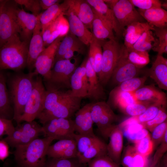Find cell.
<instances>
[{
  "label": "cell",
  "instance_id": "39",
  "mask_svg": "<svg viewBox=\"0 0 167 167\" xmlns=\"http://www.w3.org/2000/svg\"><path fill=\"white\" fill-rule=\"evenodd\" d=\"M152 30L148 29L145 31L131 49L140 51H148L156 47V41Z\"/></svg>",
  "mask_w": 167,
  "mask_h": 167
},
{
  "label": "cell",
  "instance_id": "40",
  "mask_svg": "<svg viewBox=\"0 0 167 167\" xmlns=\"http://www.w3.org/2000/svg\"><path fill=\"white\" fill-rule=\"evenodd\" d=\"M147 75L135 77L122 82L114 88L118 90L133 92L143 87L148 78Z\"/></svg>",
  "mask_w": 167,
  "mask_h": 167
},
{
  "label": "cell",
  "instance_id": "56",
  "mask_svg": "<svg viewBox=\"0 0 167 167\" xmlns=\"http://www.w3.org/2000/svg\"><path fill=\"white\" fill-rule=\"evenodd\" d=\"M61 33L58 30H55L53 31L50 35L45 43L44 46L45 48L50 45L57 38L60 37Z\"/></svg>",
  "mask_w": 167,
  "mask_h": 167
},
{
  "label": "cell",
  "instance_id": "5",
  "mask_svg": "<svg viewBox=\"0 0 167 167\" xmlns=\"http://www.w3.org/2000/svg\"><path fill=\"white\" fill-rule=\"evenodd\" d=\"M18 4L15 0H5L0 12V48L12 36L19 34L16 12Z\"/></svg>",
  "mask_w": 167,
  "mask_h": 167
},
{
  "label": "cell",
  "instance_id": "19",
  "mask_svg": "<svg viewBox=\"0 0 167 167\" xmlns=\"http://www.w3.org/2000/svg\"><path fill=\"white\" fill-rule=\"evenodd\" d=\"M91 103L87 104L75 113L74 120L75 131L81 135H95L93 128L94 123L91 114Z\"/></svg>",
  "mask_w": 167,
  "mask_h": 167
},
{
  "label": "cell",
  "instance_id": "20",
  "mask_svg": "<svg viewBox=\"0 0 167 167\" xmlns=\"http://www.w3.org/2000/svg\"><path fill=\"white\" fill-rule=\"evenodd\" d=\"M87 2L111 26L118 38L121 37L124 32L115 15L103 0H87Z\"/></svg>",
  "mask_w": 167,
  "mask_h": 167
},
{
  "label": "cell",
  "instance_id": "3",
  "mask_svg": "<svg viewBox=\"0 0 167 167\" xmlns=\"http://www.w3.org/2000/svg\"><path fill=\"white\" fill-rule=\"evenodd\" d=\"M35 71L19 73L11 79L10 83L11 99L13 105V119L16 122L23 114L25 105L32 92Z\"/></svg>",
  "mask_w": 167,
  "mask_h": 167
},
{
  "label": "cell",
  "instance_id": "53",
  "mask_svg": "<svg viewBox=\"0 0 167 167\" xmlns=\"http://www.w3.org/2000/svg\"><path fill=\"white\" fill-rule=\"evenodd\" d=\"M167 151V132L162 141L159 145L154 155L152 166L155 165L159 160L165 155Z\"/></svg>",
  "mask_w": 167,
  "mask_h": 167
},
{
  "label": "cell",
  "instance_id": "12",
  "mask_svg": "<svg viewBox=\"0 0 167 167\" xmlns=\"http://www.w3.org/2000/svg\"><path fill=\"white\" fill-rule=\"evenodd\" d=\"M64 37H59L50 45L45 48L37 58L35 63V71L48 81L54 66L58 47Z\"/></svg>",
  "mask_w": 167,
  "mask_h": 167
},
{
  "label": "cell",
  "instance_id": "21",
  "mask_svg": "<svg viewBox=\"0 0 167 167\" xmlns=\"http://www.w3.org/2000/svg\"><path fill=\"white\" fill-rule=\"evenodd\" d=\"M147 75L156 83L160 88L167 90V59L157 54L151 67L147 70Z\"/></svg>",
  "mask_w": 167,
  "mask_h": 167
},
{
  "label": "cell",
  "instance_id": "51",
  "mask_svg": "<svg viewBox=\"0 0 167 167\" xmlns=\"http://www.w3.org/2000/svg\"><path fill=\"white\" fill-rule=\"evenodd\" d=\"M19 5L24 6L27 10L32 14L37 16L40 14L41 9L39 0H15Z\"/></svg>",
  "mask_w": 167,
  "mask_h": 167
},
{
  "label": "cell",
  "instance_id": "13",
  "mask_svg": "<svg viewBox=\"0 0 167 167\" xmlns=\"http://www.w3.org/2000/svg\"><path fill=\"white\" fill-rule=\"evenodd\" d=\"M123 45L120 56L113 71L110 80L112 84L118 85L123 81L136 77L141 71L138 67L129 62L123 53Z\"/></svg>",
  "mask_w": 167,
  "mask_h": 167
},
{
  "label": "cell",
  "instance_id": "47",
  "mask_svg": "<svg viewBox=\"0 0 167 167\" xmlns=\"http://www.w3.org/2000/svg\"><path fill=\"white\" fill-rule=\"evenodd\" d=\"M167 132V120L156 126L151 132V138L154 150L160 144Z\"/></svg>",
  "mask_w": 167,
  "mask_h": 167
},
{
  "label": "cell",
  "instance_id": "49",
  "mask_svg": "<svg viewBox=\"0 0 167 167\" xmlns=\"http://www.w3.org/2000/svg\"><path fill=\"white\" fill-rule=\"evenodd\" d=\"M165 108L166 106L162 107L153 119L142 123L145 128L149 131L151 132L156 126L167 120V114Z\"/></svg>",
  "mask_w": 167,
  "mask_h": 167
},
{
  "label": "cell",
  "instance_id": "45",
  "mask_svg": "<svg viewBox=\"0 0 167 167\" xmlns=\"http://www.w3.org/2000/svg\"><path fill=\"white\" fill-rule=\"evenodd\" d=\"M166 105L160 102L153 103L143 113L136 116L138 122L140 123H143L151 120L156 116L159 110L162 107L166 106Z\"/></svg>",
  "mask_w": 167,
  "mask_h": 167
},
{
  "label": "cell",
  "instance_id": "42",
  "mask_svg": "<svg viewBox=\"0 0 167 167\" xmlns=\"http://www.w3.org/2000/svg\"><path fill=\"white\" fill-rule=\"evenodd\" d=\"M155 103L149 101H139L123 107L120 110L124 113L131 116H139L151 105Z\"/></svg>",
  "mask_w": 167,
  "mask_h": 167
},
{
  "label": "cell",
  "instance_id": "25",
  "mask_svg": "<svg viewBox=\"0 0 167 167\" xmlns=\"http://www.w3.org/2000/svg\"><path fill=\"white\" fill-rule=\"evenodd\" d=\"M69 7L88 28L92 29L94 13L86 0H68Z\"/></svg>",
  "mask_w": 167,
  "mask_h": 167
},
{
  "label": "cell",
  "instance_id": "48",
  "mask_svg": "<svg viewBox=\"0 0 167 167\" xmlns=\"http://www.w3.org/2000/svg\"><path fill=\"white\" fill-rule=\"evenodd\" d=\"M54 167H84L77 157L68 159L51 158L49 162Z\"/></svg>",
  "mask_w": 167,
  "mask_h": 167
},
{
  "label": "cell",
  "instance_id": "14",
  "mask_svg": "<svg viewBox=\"0 0 167 167\" xmlns=\"http://www.w3.org/2000/svg\"><path fill=\"white\" fill-rule=\"evenodd\" d=\"M87 58L76 68L71 78V90L72 96L83 98L88 97L89 86L86 69Z\"/></svg>",
  "mask_w": 167,
  "mask_h": 167
},
{
  "label": "cell",
  "instance_id": "28",
  "mask_svg": "<svg viewBox=\"0 0 167 167\" xmlns=\"http://www.w3.org/2000/svg\"><path fill=\"white\" fill-rule=\"evenodd\" d=\"M139 12L150 25L158 28H166L167 24V11L161 7L147 10L139 9Z\"/></svg>",
  "mask_w": 167,
  "mask_h": 167
},
{
  "label": "cell",
  "instance_id": "37",
  "mask_svg": "<svg viewBox=\"0 0 167 167\" xmlns=\"http://www.w3.org/2000/svg\"><path fill=\"white\" fill-rule=\"evenodd\" d=\"M123 53L129 62L140 68L146 66L150 62L149 55L147 51H142L131 49H127L124 46Z\"/></svg>",
  "mask_w": 167,
  "mask_h": 167
},
{
  "label": "cell",
  "instance_id": "34",
  "mask_svg": "<svg viewBox=\"0 0 167 167\" xmlns=\"http://www.w3.org/2000/svg\"><path fill=\"white\" fill-rule=\"evenodd\" d=\"M107 153V144L99 138L89 148L77 158L80 163L86 164L93 158Z\"/></svg>",
  "mask_w": 167,
  "mask_h": 167
},
{
  "label": "cell",
  "instance_id": "50",
  "mask_svg": "<svg viewBox=\"0 0 167 167\" xmlns=\"http://www.w3.org/2000/svg\"><path fill=\"white\" fill-rule=\"evenodd\" d=\"M134 6L142 10L161 7V2L158 0H129Z\"/></svg>",
  "mask_w": 167,
  "mask_h": 167
},
{
  "label": "cell",
  "instance_id": "43",
  "mask_svg": "<svg viewBox=\"0 0 167 167\" xmlns=\"http://www.w3.org/2000/svg\"><path fill=\"white\" fill-rule=\"evenodd\" d=\"M153 30L159 38L157 45L152 48L158 53V54L162 55L167 53V29L166 28H158L153 26Z\"/></svg>",
  "mask_w": 167,
  "mask_h": 167
},
{
  "label": "cell",
  "instance_id": "29",
  "mask_svg": "<svg viewBox=\"0 0 167 167\" xmlns=\"http://www.w3.org/2000/svg\"><path fill=\"white\" fill-rule=\"evenodd\" d=\"M2 70H0V117L11 120L13 110L6 85V78Z\"/></svg>",
  "mask_w": 167,
  "mask_h": 167
},
{
  "label": "cell",
  "instance_id": "24",
  "mask_svg": "<svg viewBox=\"0 0 167 167\" xmlns=\"http://www.w3.org/2000/svg\"><path fill=\"white\" fill-rule=\"evenodd\" d=\"M92 9L94 18L92 29L94 37L102 41H105L107 39L109 40L116 39L111 25L93 8Z\"/></svg>",
  "mask_w": 167,
  "mask_h": 167
},
{
  "label": "cell",
  "instance_id": "17",
  "mask_svg": "<svg viewBox=\"0 0 167 167\" xmlns=\"http://www.w3.org/2000/svg\"><path fill=\"white\" fill-rule=\"evenodd\" d=\"M68 21L70 32L84 45H89L93 35L69 7L64 13Z\"/></svg>",
  "mask_w": 167,
  "mask_h": 167
},
{
  "label": "cell",
  "instance_id": "22",
  "mask_svg": "<svg viewBox=\"0 0 167 167\" xmlns=\"http://www.w3.org/2000/svg\"><path fill=\"white\" fill-rule=\"evenodd\" d=\"M123 136L122 130L116 125L109 134V141L107 144V155L119 165L123 148Z\"/></svg>",
  "mask_w": 167,
  "mask_h": 167
},
{
  "label": "cell",
  "instance_id": "30",
  "mask_svg": "<svg viewBox=\"0 0 167 167\" xmlns=\"http://www.w3.org/2000/svg\"><path fill=\"white\" fill-rule=\"evenodd\" d=\"M127 27L124 42V46L127 49H131L145 31L148 29L153 30V26L145 22L135 23Z\"/></svg>",
  "mask_w": 167,
  "mask_h": 167
},
{
  "label": "cell",
  "instance_id": "15",
  "mask_svg": "<svg viewBox=\"0 0 167 167\" xmlns=\"http://www.w3.org/2000/svg\"><path fill=\"white\" fill-rule=\"evenodd\" d=\"M39 15H37V23L29 44L27 66L29 72H32L37 58L45 49L42 37L41 26Z\"/></svg>",
  "mask_w": 167,
  "mask_h": 167
},
{
  "label": "cell",
  "instance_id": "6",
  "mask_svg": "<svg viewBox=\"0 0 167 167\" xmlns=\"http://www.w3.org/2000/svg\"><path fill=\"white\" fill-rule=\"evenodd\" d=\"M102 56L99 81L103 86L110 80L113 71L120 56L123 45L117 39L104 41L102 44Z\"/></svg>",
  "mask_w": 167,
  "mask_h": 167
},
{
  "label": "cell",
  "instance_id": "31",
  "mask_svg": "<svg viewBox=\"0 0 167 167\" xmlns=\"http://www.w3.org/2000/svg\"><path fill=\"white\" fill-rule=\"evenodd\" d=\"M122 153V162L125 167H145L147 164L148 157L138 153L134 146H127Z\"/></svg>",
  "mask_w": 167,
  "mask_h": 167
},
{
  "label": "cell",
  "instance_id": "57",
  "mask_svg": "<svg viewBox=\"0 0 167 167\" xmlns=\"http://www.w3.org/2000/svg\"><path fill=\"white\" fill-rule=\"evenodd\" d=\"M61 1L58 0H40V5L43 10H46L53 5L59 3Z\"/></svg>",
  "mask_w": 167,
  "mask_h": 167
},
{
  "label": "cell",
  "instance_id": "23",
  "mask_svg": "<svg viewBox=\"0 0 167 167\" xmlns=\"http://www.w3.org/2000/svg\"><path fill=\"white\" fill-rule=\"evenodd\" d=\"M86 69L89 86L88 97L96 101L105 100L106 95L103 86L100 83L88 57L86 62Z\"/></svg>",
  "mask_w": 167,
  "mask_h": 167
},
{
  "label": "cell",
  "instance_id": "1",
  "mask_svg": "<svg viewBox=\"0 0 167 167\" xmlns=\"http://www.w3.org/2000/svg\"><path fill=\"white\" fill-rule=\"evenodd\" d=\"M54 140L45 137L36 138L25 145L15 147V159L21 167H45L48 148Z\"/></svg>",
  "mask_w": 167,
  "mask_h": 167
},
{
  "label": "cell",
  "instance_id": "9",
  "mask_svg": "<svg viewBox=\"0 0 167 167\" xmlns=\"http://www.w3.org/2000/svg\"><path fill=\"white\" fill-rule=\"evenodd\" d=\"M83 98L72 96L69 89L50 112L37 118L43 125L54 118H70L80 109Z\"/></svg>",
  "mask_w": 167,
  "mask_h": 167
},
{
  "label": "cell",
  "instance_id": "2",
  "mask_svg": "<svg viewBox=\"0 0 167 167\" xmlns=\"http://www.w3.org/2000/svg\"><path fill=\"white\" fill-rule=\"evenodd\" d=\"M29 43L15 34L0 48V70L19 71L27 66Z\"/></svg>",
  "mask_w": 167,
  "mask_h": 167
},
{
  "label": "cell",
  "instance_id": "46",
  "mask_svg": "<svg viewBox=\"0 0 167 167\" xmlns=\"http://www.w3.org/2000/svg\"><path fill=\"white\" fill-rule=\"evenodd\" d=\"M87 164L88 167H120L107 154L96 157Z\"/></svg>",
  "mask_w": 167,
  "mask_h": 167
},
{
  "label": "cell",
  "instance_id": "35",
  "mask_svg": "<svg viewBox=\"0 0 167 167\" xmlns=\"http://www.w3.org/2000/svg\"><path fill=\"white\" fill-rule=\"evenodd\" d=\"M109 101L113 106L120 109L138 101L135 100L132 92L121 91L114 88L110 93Z\"/></svg>",
  "mask_w": 167,
  "mask_h": 167
},
{
  "label": "cell",
  "instance_id": "41",
  "mask_svg": "<svg viewBox=\"0 0 167 167\" xmlns=\"http://www.w3.org/2000/svg\"><path fill=\"white\" fill-rule=\"evenodd\" d=\"M95 135H81L75 134V140L77 149V157L83 154L98 139Z\"/></svg>",
  "mask_w": 167,
  "mask_h": 167
},
{
  "label": "cell",
  "instance_id": "38",
  "mask_svg": "<svg viewBox=\"0 0 167 167\" xmlns=\"http://www.w3.org/2000/svg\"><path fill=\"white\" fill-rule=\"evenodd\" d=\"M43 134L45 137L52 138L54 140L68 139L64 134L59 124L58 118H54L46 122L42 126Z\"/></svg>",
  "mask_w": 167,
  "mask_h": 167
},
{
  "label": "cell",
  "instance_id": "59",
  "mask_svg": "<svg viewBox=\"0 0 167 167\" xmlns=\"http://www.w3.org/2000/svg\"><path fill=\"white\" fill-rule=\"evenodd\" d=\"M45 167H54L49 162L47 165H46H46Z\"/></svg>",
  "mask_w": 167,
  "mask_h": 167
},
{
  "label": "cell",
  "instance_id": "58",
  "mask_svg": "<svg viewBox=\"0 0 167 167\" xmlns=\"http://www.w3.org/2000/svg\"><path fill=\"white\" fill-rule=\"evenodd\" d=\"M5 0H0V12L2 7L4 3Z\"/></svg>",
  "mask_w": 167,
  "mask_h": 167
},
{
  "label": "cell",
  "instance_id": "26",
  "mask_svg": "<svg viewBox=\"0 0 167 167\" xmlns=\"http://www.w3.org/2000/svg\"><path fill=\"white\" fill-rule=\"evenodd\" d=\"M132 93L137 101L160 102L166 105L167 98L165 93L154 86H143Z\"/></svg>",
  "mask_w": 167,
  "mask_h": 167
},
{
  "label": "cell",
  "instance_id": "36",
  "mask_svg": "<svg viewBox=\"0 0 167 167\" xmlns=\"http://www.w3.org/2000/svg\"><path fill=\"white\" fill-rule=\"evenodd\" d=\"M82 43L70 31L64 37L60 44L56 54L54 62L62 59L64 55L74 47Z\"/></svg>",
  "mask_w": 167,
  "mask_h": 167
},
{
  "label": "cell",
  "instance_id": "18",
  "mask_svg": "<svg viewBox=\"0 0 167 167\" xmlns=\"http://www.w3.org/2000/svg\"><path fill=\"white\" fill-rule=\"evenodd\" d=\"M16 15L20 38L29 43L37 23V16L26 12L22 7H18Z\"/></svg>",
  "mask_w": 167,
  "mask_h": 167
},
{
  "label": "cell",
  "instance_id": "10",
  "mask_svg": "<svg viewBox=\"0 0 167 167\" xmlns=\"http://www.w3.org/2000/svg\"><path fill=\"white\" fill-rule=\"evenodd\" d=\"M112 10L122 28L136 22L144 23V19L129 0H104Z\"/></svg>",
  "mask_w": 167,
  "mask_h": 167
},
{
  "label": "cell",
  "instance_id": "52",
  "mask_svg": "<svg viewBox=\"0 0 167 167\" xmlns=\"http://www.w3.org/2000/svg\"><path fill=\"white\" fill-rule=\"evenodd\" d=\"M15 129L11 120L0 117V137L11 135Z\"/></svg>",
  "mask_w": 167,
  "mask_h": 167
},
{
  "label": "cell",
  "instance_id": "32",
  "mask_svg": "<svg viewBox=\"0 0 167 167\" xmlns=\"http://www.w3.org/2000/svg\"><path fill=\"white\" fill-rule=\"evenodd\" d=\"M103 41L97 40L93 36V38L89 44L88 57L98 78L101 71L102 56V46Z\"/></svg>",
  "mask_w": 167,
  "mask_h": 167
},
{
  "label": "cell",
  "instance_id": "33",
  "mask_svg": "<svg viewBox=\"0 0 167 167\" xmlns=\"http://www.w3.org/2000/svg\"><path fill=\"white\" fill-rule=\"evenodd\" d=\"M121 129L123 136L129 141L134 143L150 134L149 131L145 128L143 125L140 123L129 125Z\"/></svg>",
  "mask_w": 167,
  "mask_h": 167
},
{
  "label": "cell",
  "instance_id": "44",
  "mask_svg": "<svg viewBox=\"0 0 167 167\" xmlns=\"http://www.w3.org/2000/svg\"><path fill=\"white\" fill-rule=\"evenodd\" d=\"M134 146L138 153L147 157L154 150L153 143L150 135L134 143Z\"/></svg>",
  "mask_w": 167,
  "mask_h": 167
},
{
  "label": "cell",
  "instance_id": "55",
  "mask_svg": "<svg viewBox=\"0 0 167 167\" xmlns=\"http://www.w3.org/2000/svg\"><path fill=\"white\" fill-rule=\"evenodd\" d=\"M9 149L7 143L4 140H0V160L3 161L9 155Z\"/></svg>",
  "mask_w": 167,
  "mask_h": 167
},
{
  "label": "cell",
  "instance_id": "7",
  "mask_svg": "<svg viewBox=\"0 0 167 167\" xmlns=\"http://www.w3.org/2000/svg\"><path fill=\"white\" fill-rule=\"evenodd\" d=\"M91 114L94 123L102 136L106 139L114 126L118 119L110 106L104 101L91 103Z\"/></svg>",
  "mask_w": 167,
  "mask_h": 167
},
{
  "label": "cell",
  "instance_id": "4",
  "mask_svg": "<svg viewBox=\"0 0 167 167\" xmlns=\"http://www.w3.org/2000/svg\"><path fill=\"white\" fill-rule=\"evenodd\" d=\"M79 62V58L77 57L57 61L52 69L50 78L47 81L48 88L71 89V78L78 66Z\"/></svg>",
  "mask_w": 167,
  "mask_h": 167
},
{
  "label": "cell",
  "instance_id": "8",
  "mask_svg": "<svg viewBox=\"0 0 167 167\" xmlns=\"http://www.w3.org/2000/svg\"><path fill=\"white\" fill-rule=\"evenodd\" d=\"M41 78L34 79L32 89L24 107L23 113L17 122H31L37 118L41 112L46 94Z\"/></svg>",
  "mask_w": 167,
  "mask_h": 167
},
{
  "label": "cell",
  "instance_id": "16",
  "mask_svg": "<svg viewBox=\"0 0 167 167\" xmlns=\"http://www.w3.org/2000/svg\"><path fill=\"white\" fill-rule=\"evenodd\" d=\"M47 156L50 158L68 159L77 157L76 142L74 139L59 140L50 145Z\"/></svg>",
  "mask_w": 167,
  "mask_h": 167
},
{
  "label": "cell",
  "instance_id": "54",
  "mask_svg": "<svg viewBox=\"0 0 167 167\" xmlns=\"http://www.w3.org/2000/svg\"><path fill=\"white\" fill-rule=\"evenodd\" d=\"M84 45L82 43L74 47L64 55L62 59H69L76 57L79 54H84L85 51Z\"/></svg>",
  "mask_w": 167,
  "mask_h": 167
},
{
  "label": "cell",
  "instance_id": "11",
  "mask_svg": "<svg viewBox=\"0 0 167 167\" xmlns=\"http://www.w3.org/2000/svg\"><path fill=\"white\" fill-rule=\"evenodd\" d=\"M43 134L42 126L34 121L25 122L15 128L13 133L4 139L10 146L15 147L26 144Z\"/></svg>",
  "mask_w": 167,
  "mask_h": 167
},
{
  "label": "cell",
  "instance_id": "27",
  "mask_svg": "<svg viewBox=\"0 0 167 167\" xmlns=\"http://www.w3.org/2000/svg\"><path fill=\"white\" fill-rule=\"evenodd\" d=\"M69 7L68 0H65L61 4L58 3L53 5L39 14L42 33L61 14L64 13Z\"/></svg>",
  "mask_w": 167,
  "mask_h": 167
}]
</instances>
